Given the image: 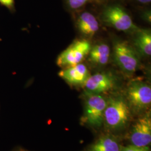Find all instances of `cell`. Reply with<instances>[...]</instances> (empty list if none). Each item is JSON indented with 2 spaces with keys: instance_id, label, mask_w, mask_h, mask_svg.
Returning a JSON list of instances; mask_svg holds the SVG:
<instances>
[{
  "instance_id": "cell-18",
  "label": "cell",
  "mask_w": 151,
  "mask_h": 151,
  "mask_svg": "<svg viewBox=\"0 0 151 151\" xmlns=\"http://www.w3.org/2000/svg\"><path fill=\"white\" fill-rule=\"evenodd\" d=\"M138 2L140 3L141 4L143 5H147L150 4L151 2V0H136Z\"/></svg>"
},
{
  "instance_id": "cell-17",
  "label": "cell",
  "mask_w": 151,
  "mask_h": 151,
  "mask_svg": "<svg viewBox=\"0 0 151 151\" xmlns=\"http://www.w3.org/2000/svg\"><path fill=\"white\" fill-rule=\"evenodd\" d=\"M142 15L143 16L145 20L147 21L148 22H150V23L151 22V11L150 10L145 11Z\"/></svg>"
},
{
  "instance_id": "cell-14",
  "label": "cell",
  "mask_w": 151,
  "mask_h": 151,
  "mask_svg": "<svg viewBox=\"0 0 151 151\" xmlns=\"http://www.w3.org/2000/svg\"><path fill=\"white\" fill-rule=\"evenodd\" d=\"M91 0H66L68 7L72 10H78L85 5Z\"/></svg>"
},
{
  "instance_id": "cell-10",
  "label": "cell",
  "mask_w": 151,
  "mask_h": 151,
  "mask_svg": "<svg viewBox=\"0 0 151 151\" xmlns=\"http://www.w3.org/2000/svg\"><path fill=\"white\" fill-rule=\"evenodd\" d=\"M77 27L83 35L88 38L93 37L99 29V24L96 18L87 11L81 13L78 17Z\"/></svg>"
},
{
  "instance_id": "cell-7",
  "label": "cell",
  "mask_w": 151,
  "mask_h": 151,
  "mask_svg": "<svg viewBox=\"0 0 151 151\" xmlns=\"http://www.w3.org/2000/svg\"><path fill=\"white\" fill-rule=\"evenodd\" d=\"M132 145L138 147H147L151 142V119L150 114L138 119L134 124L130 135Z\"/></svg>"
},
{
  "instance_id": "cell-2",
  "label": "cell",
  "mask_w": 151,
  "mask_h": 151,
  "mask_svg": "<svg viewBox=\"0 0 151 151\" xmlns=\"http://www.w3.org/2000/svg\"><path fill=\"white\" fill-rule=\"evenodd\" d=\"M126 94L129 106L135 112L143 111L151 105V86L143 81H132L127 88Z\"/></svg>"
},
{
  "instance_id": "cell-20",
  "label": "cell",
  "mask_w": 151,
  "mask_h": 151,
  "mask_svg": "<svg viewBox=\"0 0 151 151\" xmlns=\"http://www.w3.org/2000/svg\"><path fill=\"white\" fill-rule=\"evenodd\" d=\"M103 1H108V0H103Z\"/></svg>"
},
{
  "instance_id": "cell-13",
  "label": "cell",
  "mask_w": 151,
  "mask_h": 151,
  "mask_svg": "<svg viewBox=\"0 0 151 151\" xmlns=\"http://www.w3.org/2000/svg\"><path fill=\"white\" fill-rule=\"evenodd\" d=\"M121 146L113 137L105 135L97 139L88 151H120Z\"/></svg>"
},
{
  "instance_id": "cell-4",
  "label": "cell",
  "mask_w": 151,
  "mask_h": 151,
  "mask_svg": "<svg viewBox=\"0 0 151 151\" xmlns=\"http://www.w3.org/2000/svg\"><path fill=\"white\" fill-rule=\"evenodd\" d=\"M113 54L116 65L124 72L133 73L139 68V57L135 50L127 42L116 41L114 44Z\"/></svg>"
},
{
  "instance_id": "cell-12",
  "label": "cell",
  "mask_w": 151,
  "mask_h": 151,
  "mask_svg": "<svg viewBox=\"0 0 151 151\" xmlns=\"http://www.w3.org/2000/svg\"><path fill=\"white\" fill-rule=\"evenodd\" d=\"M135 32L134 44L137 50L143 56H151V30L149 29H138Z\"/></svg>"
},
{
  "instance_id": "cell-5",
  "label": "cell",
  "mask_w": 151,
  "mask_h": 151,
  "mask_svg": "<svg viewBox=\"0 0 151 151\" xmlns=\"http://www.w3.org/2000/svg\"><path fill=\"white\" fill-rule=\"evenodd\" d=\"M91 48V44L87 40H77L58 55L57 65L65 68L81 63L89 54Z\"/></svg>"
},
{
  "instance_id": "cell-11",
  "label": "cell",
  "mask_w": 151,
  "mask_h": 151,
  "mask_svg": "<svg viewBox=\"0 0 151 151\" xmlns=\"http://www.w3.org/2000/svg\"><path fill=\"white\" fill-rule=\"evenodd\" d=\"M89 60L93 65L104 66L109 62L110 56V49L108 44L99 43L91 47L89 52Z\"/></svg>"
},
{
  "instance_id": "cell-16",
  "label": "cell",
  "mask_w": 151,
  "mask_h": 151,
  "mask_svg": "<svg viewBox=\"0 0 151 151\" xmlns=\"http://www.w3.org/2000/svg\"><path fill=\"white\" fill-rule=\"evenodd\" d=\"M0 4L5 7L11 13H14L16 11L15 0H0Z\"/></svg>"
},
{
  "instance_id": "cell-8",
  "label": "cell",
  "mask_w": 151,
  "mask_h": 151,
  "mask_svg": "<svg viewBox=\"0 0 151 151\" xmlns=\"http://www.w3.org/2000/svg\"><path fill=\"white\" fill-rule=\"evenodd\" d=\"M83 85L87 95H101L113 88L115 80L110 74L97 73L90 76Z\"/></svg>"
},
{
  "instance_id": "cell-1",
  "label": "cell",
  "mask_w": 151,
  "mask_h": 151,
  "mask_svg": "<svg viewBox=\"0 0 151 151\" xmlns=\"http://www.w3.org/2000/svg\"><path fill=\"white\" fill-rule=\"evenodd\" d=\"M129 118V106L123 97L117 96L108 100L103 122L107 128L111 130L122 129Z\"/></svg>"
},
{
  "instance_id": "cell-19",
  "label": "cell",
  "mask_w": 151,
  "mask_h": 151,
  "mask_svg": "<svg viewBox=\"0 0 151 151\" xmlns=\"http://www.w3.org/2000/svg\"><path fill=\"white\" fill-rule=\"evenodd\" d=\"M16 151H27V150H17Z\"/></svg>"
},
{
  "instance_id": "cell-6",
  "label": "cell",
  "mask_w": 151,
  "mask_h": 151,
  "mask_svg": "<svg viewBox=\"0 0 151 151\" xmlns=\"http://www.w3.org/2000/svg\"><path fill=\"white\" fill-rule=\"evenodd\" d=\"M107 101L101 95H88L82 122L92 127H101Z\"/></svg>"
},
{
  "instance_id": "cell-15",
  "label": "cell",
  "mask_w": 151,
  "mask_h": 151,
  "mask_svg": "<svg viewBox=\"0 0 151 151\" xmlns=\"http://www.w3.org/2000/svg\"><path fill=\"white\" fill-rule=\"evenodd\" d=\"M120 151H150L149 146L138 147L133 145L125 147H121Z\"/></svg>"
},
{
  "instance_id": "cell-3",
  "label": "cell",
  "mask_w": 151,
  "mask_h": 151,
  "mask_svg": "<svg viewBox=\"0 0 151 151\" xmlns=\"http://www.w3.org/2000/svg\"><path fill=\"white\" fill-rule=\"evenodd\" d=\"M102 19L108 25L124 32H135L138 29L129 14L119 5L106 7L103 11Z\"/></svg>"
},
{
  "instance_id": "cell-9",
  "label": "cell",
  "mask_w": 151,
  "mask_h": 151,
  "mask_svg": "<svg viewBox=\"0 0 151 151\" xmlns=\"http://www.w3.org/2000/svg\"><path fill=\"white\" fill-rule=\"evenodd\" d=\"M58 75L72 86L83 85L90 76L87 67L81 63L63 68L58 73Z\"/></svg>"
}]
</instances>
